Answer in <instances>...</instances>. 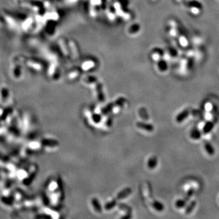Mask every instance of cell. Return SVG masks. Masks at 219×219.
<instances>
[{
	"label": "cell",
	"instance_id": "cell-1",
	"mask_svg": "<svg viewBox=\"0 0 219 219\" xmlns=\"http://www.w3.org/2000/svg\"><path fill=\"white\" fill-rule=\"evenodd\" d=\"M189 114H190V110L189 109H185V110H184L183 111H182L181 112V113H179L177 115V118H176L177 122V123H182V122L184 119H186L188 118V116L189 115Z\"/></svg>",
	"mask_w": 219,
	"mask_h": 219
},
{
	"label": "cell",
	"instance_id": "cell-2",
	"mask_svg": "<svg viewBox=\"0 0 219 219\" xmlns=\"http://www.w3.org/2000/svg\"><path fill=\"white\" fill-rule=\"evenodd\" d=\"M214 126V124L213 122L207 121L204 125V127L203 128V133L204 134H208L209 133H210L212 130Z\"/></svg>",
	"mask_w": 219,
	"mask_h": 219
},
{
	"label": "cell",
	"instance_id": "cell-3",
	"mask_svg": "<svg viewBox=\"0 0 219 219\" xmlns=\"http://www.w3.org/2000/svg\"><path fill=\"white\" fill-rule=\"evenodd\" d=\"M136 125H137L139 129H142L143 130H147L149 131H153V129H154L153 126L152 125L149 124L144 123H141V122H139V123H138L137 124H136Z\"/></svg>",
	"mask_w": 219,
	"mask_h": 219
},
{
	"label": "cell",
	"instance_id": "cell-4",
	"mask_svg": "<svg viewBox=\"0 0 219 219\" xmlns=\"http://www.w3.org/2000/svg\"><path fill=\"white\" fill-rule=\"evenodd\" d=\"M131 192V190L130 188H125L123 190V191H121L118 194V196H117V198L119 200V199L125 198L126 197H127Z\"/></svg>",
	"mask_w": 219,
	"mask_h": 219
},
{
	"label": "cell",
	"instance_id": "cell-5",
	"mask_svg": "<svg viewBox=\"0 0 219 219\" xmlns=\"http://www.w3.org/2000/svg\"><path fill=\"white\" fill-rule=\"evenodd\" d=\"M204 149H205L206 152L210 155H213L215 153V149L213 147V146L211 143L206 142L204 144Z\"/></svg>",
	"mask_w": 219,
	"mask_h": 219
},
{
	"label": "cell",
	"instance_id": "cell-6",
	"mask_svg": "<svg viewBox=\"0 0 219 219\" xmlns=\"http://www.w3.org/2000/svg\"><path fill=\"white\" fill-rule=\"evenodd\" d=\"M201 135H202L201 132L198 129H193L191 131V137L192 139H196V140L199 139L200 138H201Z\"/></svg>",
	"mask_w": 219,
	"mask_h": 219
},
{
	"label": "cell",
	"instance_id": "cell-7",
	"mask_svg": "<svg viewBox=\"0 0 219 219\" xmlns=\"http://www.w3.org/2000/svg\"><path fill=\"white\" fill-rule=\"evenodd\" d=\"M196 204H197V202L195 200H192L190 202V203L188 204V206L186 207V210H185V212H186V214H189L190 213H191L192 211L194 210V209L196 208Z\"/></svg>",
	"mask_w": 219,
	"mask_h": 219
},
{
	"label": "cell",
	"instance_id": "cell-8",
	"mask_svg": "<svg viewBox=\"0 0 219 219\" xmlns=\"http://www.w3.org/2000/svg\"><path fill=\"white\" fill-rule=\"evenodd\" d=\"M157 157H153L152 158H150L149 159V161H148V167L150 168V169H153L155 168L156 166H157Z\"/></svg>",
	"mask_w": 219,
	"mask_h": 219
},
{
	"label": "cell",
	"instance_id": "cell-9",
	"mask_svg": "<svg viewBox=\"0 0 219 219\" xmlns=\"http://www.w3.org/2000/svg\"><path fill=\"white\" fill-rule=\"evenodd\" d=\"M92 205H93L94 209H96V211L99 212H100L102 211V208H101V206L100 205V203L99 202V201L97 200L96 198H93L92 200Z\"/></svg>",
	"mask_w": 219,
	"mask_h": 219
},
{
	"label": "cell",
	"instance_id": "cell-10",
	"mask_svg": "<svg viewBox=\"0 0 219 219\" xmlns=\"http://www.w3.org/2000/svg\"><path fill=\"white\" fill-rule=\"evenodd\" d=\"M152 205L153 206V207L157 209V210L159 211H163L164 209V206L163 204L160 203L159 202H157V201H155L153 203V204Z\"/></svg>",
	"mask_w": 219,
	"mask_h": 219
},
{
	"label": "cell",
	"instance_id": "cell-11",
	"mask_svg": "<svg viewBox=\"0 0 219 219\" xmlns=\"http://www.w3.org/2000/svg\"><path fill=\"white\" fill-rule=\"evenodd\" d=\"M194 189L193 188H191L189 189V191H188L186 196H185V197L184 198V200L185 201H186L187 203L188 202V201L190 200V198H191L192 196V195L194 194Z\"/></svg>",
	"mask_w": 219,
	"mask_h": 219
},
{
	"label": "cell",
	"instance_id": "cell-12",
	"mask_svg": "<svg viewBox=\"0 0 219 219\" xmlns=\"http://www.w3.org/2000/svg\"><path fill=\"white\" fill-rule=\"evenodd\" d=\"M187 202L184 200V199L178 200L175 203V206H176L178 208H182L186 206Z\"/></svg>",
	"mask_w": 219,
	"mask_h": 219
},
{
	"label": "cell",
	"instance_id": "cell-13",
	"mask_svg": "<svg viewBox=\"0 0 219 219\" xmlns=\"http://www.w3.org/2000/svg\"><path fill=\"white\" fill-rule=\"evenodd\" d=\"M116 201L115 200H112L108 202V203H106L105 206V208L106 209V210H110V209H111V208H114L116 206Z\"/></svg>",
	"mask_w": 219,
	"mask_h": 219
},
{
	"label": "cell",
	"instance_id": "cell-14",
	"mask_svg": "<svg viewBox=\"0 0 219 219\" xmlns=\"http://www.w3.org/2000/svg\"><path fill=\"white\" fill-rule=\"evenodd\" d=\"M92 119H93V121L95 122V123H99L101 119V117L99 115L95 114L93 115V116H92Z\"/></svg>",
	"mask_w": 219,
	"mask_h": 219
}]
</instances>
